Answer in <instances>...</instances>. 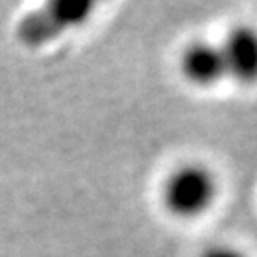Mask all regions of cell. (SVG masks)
Returning <instances> with one entry per match:
<instances>
[{
    "mask_svg": "<svg viewBox=\"0 0 257 257\" xmlns=\"http://www.w3.org/2000/svg\"><path fill=\"white\" fill-rule=\"evenodd\" d=\"M227 74H232L240 82L257 80V29L236 27L230 31L221 46Z\"/></svg>",
    "mask_w": 257,
    "mask_h": 257,
    "instance_id": "3",
    "label": "cell"
},
{
    "mask_svg": "<svg viewBox=\"0 0 257 257\" xmlns=\"http://www.w3.org/2000/svg\"><path fill=\"white\" fill-rule=\"evenodd\" d=\"M185 76L198 86H211L225 78L227 65L223 50L211 42H193L185 50L181 59Z\"/></svg>",
    "mask_w": 257,
    "mask_h": 257,
    "instance_id": "4",
    "label": "cell"
},
{
    "mask_svg": "<svg viewBox=\"0 0 257 257\" xmlns=\"http://www.w3.org/2000/svg\"><path fill=\"white\" fill-rule=\"evenodd\" d=\"M93 4L86 0H57L44 10L29 14L18 27L19 38L29 46H38L55 38L65 29H71L88 19Z\"/></svg>",
    "mask_w": 257,
    "mask_h": 257,
    "instance_id": "2",
    "label": "cell"
},
{
    "mask_svg": "<svg viewBox=\"0 0 257 257\" xmlns=\"http://www.w3.org/2000/svg\"><path fill=\"white\" fill-rule=\"evenodd\" d=\"M200 257H246L240 249L232 248V246H211V248L204 249Z\"/></svg>",
    "mask_w": 257,
    "mask_h": 257,
    "instance_id": "5",
    "label": "cell"
},
{
    "mask_svg": "<svg viewBox=\"0 0 257 257\" xmlns=\"http://www.w3.org/2000/svg\"><path fill=\"white\" fill-rule=\"evenodd\" d=\"M217 183L206 166L185 164L168 177L164 185V202L179 217H196L215 200Z\"/></svg>",
    "mask_w": 257,
    "mask_h": 257,
    "instance_id": "1",
    "label": "cell"
}]
</instances>
